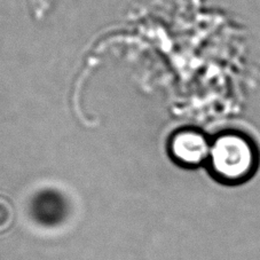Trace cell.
Returning a JSON list of instances; mask_svg holds the SVG:
<instances>
[{"instance_id": "cell-2", "label": "cell", "mask_w": 260, "mask_h": 260, "mask_svg": "<svg viewBox=\"0 0 260 260\" xmlns=\"http://www.w3.org/2000/svg\"><path fill=\"white\" fill-rule=\"evenodd\" d=\"M211 140L197 129L182 128L170 138L168 151L171 159L179 167L197 169L208 162Z\"/></svg>"}, {"instance_id": "cell-1", "label": "cell", "mask_w": 260, "mask_h": 260, "mask_svg": "<svg viewBox=\"0 0 260 260\" xmlns=\"http://www.w3.org/2000/svg\"><path fill=\"white\" fill-rule=\"evenodd\" d=\"M205 168L213 180L226 186H239L251 180L259 168V152L244 134L226 132L211 140Z\"/></svg>"}, {"instance_id": "cell-3", "label": "cell", "mask_w": 260, "mask_h": 260, "mask_svg": "<svg viewBox=\"0 0 260 260\" xmlns=\"http://www.w3.org/2000/svg\"><path fill=\"white\" fill-rule=\"evenodd\" d=\"M70 213V203L63 192L53 188L37 191L30 202V214L42 226L54 227Z\"/></svg>"}]
</instances>
